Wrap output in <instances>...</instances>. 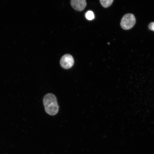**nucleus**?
I'll return each mask as SVG.
<instances>
[{"mask_svg": "<svg viewBox=\"0 0 154 154\" xmlns=\"http://www.w3.org/2000/svg\"><path fill=\"white\" fill-rule=\"evenodd\" d=\"M43 101L45 111L48 114L51 116L57 114L59 106L55 95L51 93L46 94L44 96Z\"/></svg>", "mask_w": 154, "mask_h": 154, "instance_id": "1", "label": "nucleus"}, {"mask_svg": "<svg viewBox=\"0 0 154 154\" xmlns=\"http://www.w3.org/2000/svg\"><path fill=\"white\" fill-rule=\"evenodd\" d=\"M136 23L134 15L130 13L125 14L121 19V26L124 30H129L133 27Z\"/></svg>", "mask_w": 154, "mask_h": 154, "instance_id": "2", "label": "nucleus"}, {"mask_svg": "<svg viewBox=\"0 0 154 154\" xmlns=\"http://www.w3.org/2000/svg\"><path fill=\"white\" fill-rule=\"evenodd\" d=\"M74 59L72 55L66 54L63 56L60 60V64L63 69H68L72 68L74 65Z\"/></svg>", "mask_w": 154, "mask_h": 154, "instance_id": "3", "label": "nucleus"}, {"mask_svg": "<svg viewBox=\"0 0 154 154\" xmlns=\"http://www.w3.org/2000/svg\"><path fill=\"white\" fill-rule=\"evenodd\" d=\"M71 5L75 10L83 11L86 6V0H71Z\"/></svg>", "mask_w": 154, "mask_h": 154, "instance_id": "4", "label": "nucleus"}, {"mask_svg": "<svg viewBox=\"0 0 154 154\" xmlns=\"http://www.w3.org/2000/svg\"><path fill=\"white\" fill-rule=\"evenodd\" d=\"M102 6L105 8L110 7L112 5L113 0H100Z\"/></svg>", "mask_w": 154, "mask_h": 154, "instance_id": "5", "label": "nucleus"}, {"mask_svg": "<svg viewBox=\"0 0 154 154\" xmlns=\"http://www.w3.org/2000/svg\"><path fill=\"white\" fill-rule=\"evenodd\" d=\"M86 17L88 20H92L95 18L94 13L91 11H88L86 14Z\"/></svg>", "mask_w": 154, "mask_h": 154, "instance_id": "6", "label": "nucleus"}, {"mask_svg": "<svg viewBox=\"0 0 154 154\" xmlns=\"http://www.w3.org/2000/svg\"><path fill=\"white\" fill-rule=\"evenodd\" d=\"M148 28L149 30L154 32V22L150 23L148 26Z\"/></svg>", "mask_w": 154, "mask_h": 154, "instance_id": "7", "label": "nucleus"}]
</instances>
